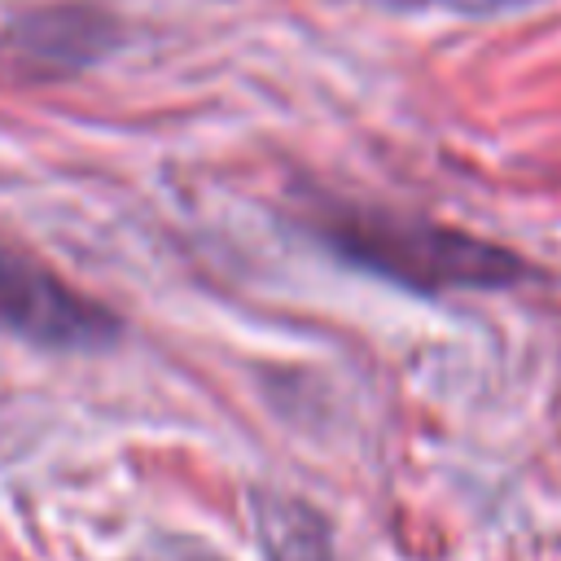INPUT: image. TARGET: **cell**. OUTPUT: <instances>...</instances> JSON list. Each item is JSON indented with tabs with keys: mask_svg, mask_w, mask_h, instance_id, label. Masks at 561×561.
Listing matches in <instances>:
<instances>
[{
	"mask_svg": "<svg viewBox=\"0 0 561 561\" xmlns=\"http://www.w3.org/2000/svg\"><path fill=\"white\" fill-rule=\"evenodd\" d=\"M311 232L342 263L416 294L508 289L530 272L526 259H517L495 241H482L465 228H447L421 215L381 210V206L320 202L311 210Z\"/></svg>",
	"mask_w": 561,
	"mask_h": 561,
	"instance_id": "1",
	"label": "cell"
},
{
	"mask_svg": "<svg viewBox=\"0 0 561 561\" xmlns=\"http://www.w3.org/2000/svg\"><path fill=\"white\" fill-rule=\"evenodd\" d=\"M0 329L57 351H92L118 337L114 311L13 250H0Z\"/></svg>",
	"mask_w": 561,
	"mask_h": 561,
	"instance_id": "2",
	"label": "cell"
},
{
	"mask_svg": "<svg viewBox=\"0 0 561 561\" xmlns=\"http://www.w3.org/2000/svg\"><path fill=\"white\" fill-rule=\"evenodd\" d=\"M114 39L118 31L105 13L88 4H53V9H35L18 18L4 31L0 53L26 79H66L101 61L114 48Z\"/></svg>",
	"mask_w": 561,
	"mask_h": 561,
	"instance_id": "3",
	"label": "cell"
},
{
	"mask_svg": "<svg viewBox=\"0 0 561 561\" xmlns=\"http://www.w3.org/2000/svg\"><path fill=\"white\" fill-rule=\"evenodd\" d=\"M254 526L267 561H333L324 517L294 495H254Z\"/></svg>",
	"mask_w": 561,
	"mask_h": 561,
	"instance_id": "4",
	"label": "cell"
},
{
	"mask_svg": "<svg viewBox=\"0 0 561 561\" xmlns=\"http://www.w3.org/2000/svg\"><path fill=\"white\" fill-rule=\"evenodd\" d=\"M136 561H224V557H215L206 548H193V543H162V548H153Z\"/></svg>",
	"mask_w": 561,
	"mask_h": 561,
	"instance_id": "5",
	"label": "cell"
}]
</instances>
